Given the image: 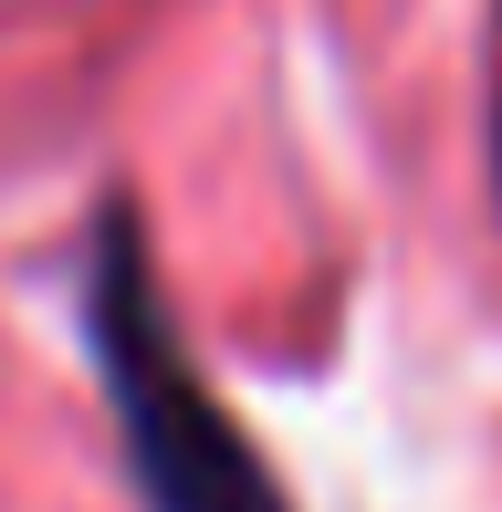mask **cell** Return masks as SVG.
<instances>
[{
    "mask_svg": "<svg viewBox=\"0 0 502 512\" xmlns=\"http://www.w3.org/2000/svg\"><path fill=\"white\" fill-rule=\"evenodd\" d=\"M84 324H95L105 356V398H116L126 429V471L147 512H293L283 481L251 460V439L231 429V408L199 387L189 345H178V314L147 272V241H136L126 209H105L95 230V272H84Z\"/></svg>",
    "mask_w": 502,
    "mask_h": 512,
    "instance_id": "obj_1",
    "label": "cell"
},
{
    "mask_svg": "<svg viewBox=\"0 0 502 512\" xmlns=\"http://www.w3.org/2000/svg\"><path fill=\"white\" fill-rule=\"evenodd\" d=\"M492 168H502V105H492Z\"/></svg>",
    "mask_w": 502,
    "mask_h": 512,
    "instance_id": "obj_2",
    "label": "cell"
}]
</instances>
